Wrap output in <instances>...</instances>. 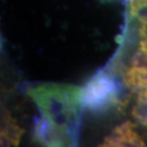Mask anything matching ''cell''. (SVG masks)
Segmentation results:
<instances>
[{
    "instance_id": "1",
    "label": "cell",
    "mask_w": 147,
    "mask_h": 147,
    "mask_svg": "<svg viewBox=\"0 0 147 147\" xmlns=\"http://www.w3.org/2000/svg\"><path fill=\"white\" fill-rule=\"evenodd\" d=\"M81 92L82 87L63 83H44L28 91L41 116L65 133L73 145L78 142L80 130Z\"/></svg>"
},
{
    "instance_id": "2",
    "label": "cell",
    "mask_w": 147,
    "mask_h": 147,
    "mask_svg": "<svg viewBox=\"0 0 147 147\" xmlns=\"http://www.w3.org/2000/svg\"><path fill=\"white\" fill-rule=\"evenodd\" d=\"M119 83L113 76L106 73L98 74L82 87V107L94 113L104 112L119 103Z\"/></svg>"
},
{
    "instance_id": "3",
    "label": "cell",
    "mask_w": 147,
    "mask_h": 147,
    "mask_svg": "<svg viewBox=\"0 0 147 147\" xmlns=\"http://www.w3.org/2000/svg\"><path fill=\"white\" fill-rule=\"evenodd\" d=\"M34 142L44 146L73 145L70 138L43 116H41V117H36L34 120Z\"/></svg>"
},
{
    "instance_id": "4",
    "label": "cell",
    "mask_w": 147,
    "mask_h": 147,
    "mask_svg": "<svg viewBox=\"0 0 147 147\" xmlns=\"http://www.w3.org/2000/svg\"><path fill=\"white\" fill-rule=\"evenodd\" d=\"M135 124L130 120L121 123L106 137L100 146L121 147V146H145L144 142L134 129Z\"/></svg>"
},
{
    "instance_id": "5",
    "label": "cell",
    "mask_w": 147,
    "mask_h": 147,
    "mask_svg": "<svg viewBox=\"0 0 147 147\" xmlns=\"http://www.w3.org/2000/svg\"><path fill=\"white\" fill-rule=\"evenodd\" d=\"M24 133V129L17 124L8 112L2 115L1 121V146H17L19 144L20 138Z\"/></svg>"
},
{
    "instance_id": "6",
    "label": "cell",
    "mask_w": 147,
    "mask_h": 147,
    "mask_svg": "<svg viewBox=\"0 0 147 147\" xmlns=\"http://www.w3.org/2000/svg\"><path fill=\"white\" fill-rule=\"evenodd\" d=\"M124 83L129 89L136 92L147 89V70L131 67L125 73Z\"/></svg>"
},
{
    "instance_id": "7",
    "label": "cell",
    "mask_w": 147,
    "mask_h": 147,
    "mask_svg": "<svg viewBox=\"0 0 147 147\" xmlns=\"http://www.w3.org/2000/svg\"><path fill=\"white\" fill-rule=\"evenodd\" d=\"M142 39L140 41L136 53L132 57V67L137 69L147 70V26H142Z\"/></svg>"
},
{
    "instance_id": "8",
    "label": "cell",
    "mask_w": 147,
    "mask_h": 147,
    "mask_svg": "<svg viewBox=\"0 0 147 147\" xmlns=\"http://www.w3.org/2000/svg\"><path fill=\"white\" fill-rule=\"evenodd\" d=\"M137 93L138 98L136 104L133 107L132 115L140 123L147 126V89L140 90Z\"/></svg>"
},
{
    "instance_id": "9",
    "label": "cell",
    "mask_w": 147,
    "mask_h": 147,
    "mask_svg": "<svg viewBox=\"0 0 147 147\" xmlns=\"http://www.w3.org/2000/svg\"><path fill=\"white\" fill-rule=\"evenodd\" d=\"M130 11L134 17L147 26V0H131Z\"/></svg>"
}]
</instances>
